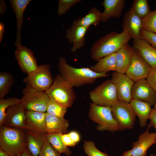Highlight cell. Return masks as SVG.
<instances>
[{"label": "cell", "mask_w": 156, "mask_h": 156, "mask_svg": "<svg viewBox=\"0 0 156 156\" xmlns=\"http://www.w3.org/2000/svg\"><path fill=\"white\" fill-rule=\"evenodd\" d=\"M132 38L127 30L120 33L111 32L100 38L92 45L91 57L95 61L116 53Z\"/></svg>", "instance_id": "obj_1"}, {"label": "cell", "mask_w": 156, "mask_h": 156, "mask_svg": "<svg viewBox=\"0 0 156 156\" xmlns=\"http://www.w3.org/2000/svg\"><path fill=\"white\" fill-rule=\"evenodd\" d=\"M58 67L60 74L73 87L92 84L97 79L109 75L107 74L95 73L89 68L73 67L68 64L64 57L59 58Z\"/></svg>", "instance_id": "obj_2"}, {"label": "cell", "mask_w": 156, "mask_h": 156, "mask_svg": "<svg viewBox=\"0 0 156 156\" xmlns=\"http://www.w3.org/2000/svg\"><path fill=\"white\" fill-rule=\"evenodd\" d=\"M27 147L25 130L0 127V148L14 156L19 155Z\"/></svg>", "instance_id": "obj_3"}, {"label": "cell", "mask_w": 156, "mask_h": 156, "mask_svg": "<svg viewBox=\"0 0 156 156\" xmlns=\"http://www.w3.org/2000/svg\"><path fill=\"white\" fill-rule=\"evenodd\" d=\"M73 87L60 74L55 77L52 85L45 92L50 99L68 108L71 107L76 98Z\"/></svg>", "instance_id": "obj_4"}, {"label": "cell", "mask_w": 156, "mask_h": 156, "mask_svg": "<svg viewBox=\"0 0 156 156\" xmlns=\"http://www.w3.org/2000/svg\"><path fill=\"white\" fill-rule=\"evenodd\" d=\"M90 119L97 124V129L114 132L119 131L118 124L112 116L111 107H104L91 103L88 112Z\"/></svg>", "instance_id": "obj_5"}, {"label": "cell", "mask_w": 156, "mask_h": 156, "mask_svg": "<svg viewBox=\"0 0 156 156\" xmlns=\"http://www.w3.org/2000/svg\"><path fill=\"white\" fill-rule=\"evenodd\" d=\"M20 103L26 110L46 112L50 98L45 92L26 84Z\"/></svg>", "instance_id": "obj_6"}, {"label": "cell", "mask_w": 156, "mask_h": 156, "mask_svg": "<svg viewBox=\"0 0 156 156\" xmlns=\"http://www.w3.org/2000/svg\"><path fill=\"white\" fill-rule=\"evenodd\" d=\"M112 116L118 125L119 131L133 129L136 115L130 103L118 100L111 107Z\"/></svg>", "instance_id": "obj_7"}, {"label": "cell", "mask_w": 156, "mask_h": 156, "mask_svg": "<svg viewBox=\"0 0 156 156\" xmlns=\"http://www.w3.org/2000/svg\"><path fill=\"white\" fill-rule=\"evenodd\" d=\"M89 95L93 103L102 106L111 107L118 100L115 86L110 79L90 91Z\"/></svg>", "instance_id": "obj_8"}, {"label": "cell", "mask_w": 156, "mask_h": 156, "mask_svg": "<svg viewBox=\"0 0 156 156\" xmlns=\"http://www.w3.org/2000/svg\"><path fill=\"white\" fill-rule=\"evenodd\" d=\"M23 80L26 84L38 90L46 91L53 82L50 65L49 64L39 65L36 70L27 74Z\"/></svg>", "instance_id": "obj_9"}, {"label": "cell", "mask_w": 156, "mask_h": 156, "mask_svg": "<svg viewBox=\"0 0 156 156\" xmlns=\"http://www.w3.org/2000/svg\"><path fill=\"white\" fill-rule=\"evenodd\" d=\"M151 68L135 49L130 64L125 74L136 82L146 79Z\"/></svg>", "instance_id": "obj_10"}, {"label": "cell", "mask_w": 156, "mask_h": 156, "mask_svg": "<svg viewBox=\"0 0 156 156\" xmlns=\"http://www.w3.org/2000/svg\"><path fill=\"white\" fill-rule=\"evenodd\" d=\"M149 129L147 127L133 143L132 149L124 151L121 156H146L148 148L156 143L155 133L149 132Z\"/></svg>", "instance_id": "obj_11"}, {"label": "cell", "mask_w": 156, "mask_h": 156, "mask_svg": "<svg viewBox=\"0 0 156 156\" xmlns=\"http://www.w3.org/2000/svg\"><path fill=\"white\" fill-rule=\"evenodd\" d=\"M111 80L115 86L118 100L130 103L132 99L131 91L135 82L125 74L116 71L112 73Z\"/></svg>", "instance_id": "obj_12"}, {"label": "cell", "mask_w": 156, "mask_h": 156, "mask_svg": "<svg viewBox=\"0 0 156 156\" xmlns=\"http://www.w3.org/2000/svg\"><path fill=\"white\" fill-rule=\"evenodd\" d=\"M16 47L15 57L21 71L27 74L36 70L38 66L31 50L22 45Z\"/></svg>", "instance_id": "obj_13"}, {"label": "cell", "mask_w": 156, "mask_h": 156, "mask_svg": "<svg viewBox=\"0 0 156 156\" xmlns=\"http://www.w3.org/2000/svg\"><path fill=\"white\" fill-rule=\"evenodd\" d=\"M26 111L20 103L10 106L6 110L3 125L25 130Z\"/></svg>", "instance_id": "obj_14"}, {"label": "cell", "mask_w": 156, "mask_h": 156, "mask_svg": "<svg viewBox=\"0 0 156 156\" xmlns=\"http://www.w3.org/2000/svg\"><path fill=\"white\" fill-rule=\"evenodd\" d=\"M132 99L148 103L151 107L156 102V92L149 85L146 79L135 82L131 91Z\"/></svg>", "instance_id": "obj_15"}, {"label": "cell", "mask_w": 156, "mask_h": 156, "mask_svg": "<svg viewBox=\"0 0 156 156\" xmlns=\"http://www.w3.org/2000/svg\"><path fill=\"white\" fill-rule=\"evenodd\" d=\"M142 26V19L135 13L131 6L124 15L122 25L123 31L127 30L132 38H141Z\"/></svg>", "instance_id": "obj_16"}, {"label": "cell", "mask_w": 156, "mask_h": 156, "mask_svg": "<svg viewBox=\"0 0 156 156\" xmlns=\"http://www.w3.org/2000/svg\"><path fill=\"white\" fill-rule=\"evenodd\" d=\"M133 47L152 68H156V49L141 38L133 39Z\"/></svg>", "instance_id": "obj_17"}, {"label": "cell", "mask_w": 156, "mask_h": 156, "mask_svg": "<svg viewBox=\"0 0 156 156\" xmlns=\"http://www.w3.org/2000/svg\"><path fill=\"white\" fill-rule=\"evenodd\" d=\"M45 116L46 112L26 110L25 129L47 133L46 127Z\"/></svg>", "instance_id": "obj_18"}, {"label": "cell", "mask_w": 156, "mask_h": 156, "mask_svg": "<svg viewBox=\"0 0 156 156\" xmlns=\"http://www.w3.org/2000/svg\"><path fill=\"white\" fill-rule=\"evenodd\" d=\"M25 131L27 147L29 151L33 156H38L47 140V133L27 129Z\"/></svg>", "instance_id": "obj_19"}, {"label": "cell", "mask_w": 156, "mask_h": 156, "mask_svg": "<svg viewBox=\"0 0 156 156\" xmlns=\"http://www.w3.org/2000/svg\"><path fill=\"white\" fill-rule=\"evenodd\" d=\"M89 28L73 24L66 31V37L73 44L71 51H76L85 44L86 33Z\"/></svg>", "instance_id": "obj_20"}, {"label": "cell", "mask_w": 156, "mask_h": 156, "mask_svg": "<svg viewBox=\"0 0 156 156\" xmlns=\"http://www.w3.org/2000/svg\"><path fill=\"white\" fill-rule=\"evenodd\" d=\"M31 1V0H11L10 1L16 17V38L15 42L16 47L22 45L21 31L22 28L24 14L26 7Z\"/></svg>", "instance_id": "obj_21"}, {"label": "cell", "mask_w": 156, "mask_h": 156, "mask_svg": "<svg viewBox=\"0 0 156 156\" xmlns=\"http://www.w3.org/2000/svg\"><path fill=\"white\" fill-rule=\"evenodd\" d=\"M134 50L133 47L128 43L115 53L116 71L125 74L130 64Z\"/></svg>", "instance_id": "obj_22"}, {"label": "cell", "mask_w": 156, "mask_h": 156, "mask_svg": "<svg viewBox=\"0 0 156 156\" xmlns=\"http://www.w3.org/2000/svg\"><path fill=\"white\" fill-rule=\"evenodd\" d=\"M125 3V0H104L102 4L104 10L101 13V21L105 22L111 18H120Z\"/></svg>", "instance_id": "obj_23"}, {"label": "cell", "mask_w": 156, "mask_h": 156, "mask_svg": "<svg viewBox=\"0 0 156 156\" xmlns=\"http://www.w3.org/2000/svg\"><path fill=\"white\" fill-rule=\"evenodd\" d=\"M46 127L47 134H64L68 132L69 124L68 120L50 115L46 112Z\"/></svg>", "instance_id": "obj_24"}, {"label": "cell", "mask_w": 156, "mask_h": 156, "mask_svg": "<svg viewBox=\"0 0 156 156\" xmlns=\"http://www.w3.org/2000/svg\"><path fill=\"white\" fill-rule=\"evenodd\" d=\"M130 103L139 118L140 126L142 128L146 126L152 109L150 105L146 102L134 99L131 100Z\"/></svg>", "instance_id": "obj_25"}, {"label": "cell", "mask_w": 156, "mask_h": 156, "mask_svg": "<svg viewBox=\"0 0 156 156\" xmlns=\"http://www.w3.org/2000/svg\"><path fill=\"white\" fill-rule=\"evenodd\" d=\"M90 68L93 71L99 73L107 74L109 71H116L115 53L103 57L98 61Z\"/></svg>", "instance_id": "obj_26"}, {"label": "cell", "mask_w": 156, "mask_h": 156, "mask_svg": "<svg viewBox=\"0 0 156 156\" xmlns=\"http://www.w3.org/2000/svg\"><path fill=\"white\" fill-rule=\"evenodd\" d=\"M101 21V12L96 8L93 7L90 10L85 16L75 20L73 24L89 28L91 25H97Z\"/></svg>", "instance_id": "obj_27"}, {"label": "cell", "mask_w": 156, "mask_h": 156, "mask_svg": "<svg viewBox=\"0 0 156 156\" xmlns=\"http://www.w3.org/2000/svg\"><path fill=\"white\" fill-rule=\"evenodd\" d=\"M62 134H47V140L58 153H63L66 156H70L71 154V151L68 147L63 143L61 138Z\"/></svg>", "instance_id": "obj_28"}, {"label": "cell", "mask_w": 156, "mask_h": 156, "mask_svg": "<svg viewBox=\"0 0 156 156\" xmlns=\"http://www.w3.org/2000/svg\"><path fill=\"white\" fill-rule=\"evenodd\" d=\"M14 82L11 74L7 72L0 73V99H4L9 93Z\"/></svg>", "instance_id": "obj_29"}, {"label": "cell", "mask_w": 156, "mask_h": 156, "mask_svg": "<svg viewBox=\"0 0 156 156\" xmlns=\"http://www.w3.org/2000/svg\"><path fill=\"white\" fill-rule=\"evenodd\" d=\"M141 29L156 34V9L142 19Z\"/></svg>", "instance_id": "obj_30"}, {"label": "cell", "mask_w": 156, "mask_h": 156, "mask_svg": "<svg viewBox=\"0 0 156 156\" xmlns=\"http://www.w3.org/2000/svg\"><path fill=\"white\" fill-rule=\"evenodd\" d=\"M67 108L58 104L50 98L46 112L51 115L59 118H63Z\"/></svg>", "instance_id": "obj_31"}, {"label": "cell", "mask_w": 156, "mask_h": 156, "mask_svg": "<svg viewBox=\"0 0 156 156\" xmlns=\"http://www.w3.org/2000/svg\"><path fill=\"white\" fill-rule=\"evenodd\" d=\"M21 99L10 97L0 99V126L3 125L6 110L10 106L20 103Z\"/></svg>", "instance_id": "obj_32"}, {"label": "cell", "mask_w": 156, "mask_h": 156, "mask_svg": "<svg viewBox=\"0 0 156 156\" xmlns=\"http://www.w3.org/2000/svg\"><path fill=\"white\" fill-rule=\"evenodd\" d=\"M132 6L135 13L142 19L151 11L147 0H134Z\"/></svg>", "instance_id": "obj_33"}, {"label": "cell", "mask_w": 156, "mask_h": 156, "mask_svg": "<svg viewBox=\"0 0 156 156\" xmlns=\"http://www.w3.org/2000/svg\"><path fill=\"white\" fill-rule=\"evenodd\" d=\"M83 147L84 151L88 156H109L107 153L102 152L97 149L93 141L85 140Z\"/></svg>", "instance_id": "obj_34"}, {"label": "cell", "mask_w": 156, "mask_h": 156, "mask_svg": "<svg viewBox=\"0 0 156 156\" xmlns=\"http://www.w3.org/2000/svg\"><path fill=\"white\" fill-rule=\"evenodd\" d=\"M80 0H59L58 1L57 13L59 16L66 13L70 8L74 5L81 2Z\"/></svg>", "instance_id": "obj_35"}, {"label": "cell", "mask_w": 156, "mask_h": 156, "mask_svg": "<svg viewBox=\"0 0 156 156\" xmlns=\"http://www.w3.org/2000/svg\"><path fill=\"white\" fill-rule=\"evenodd\" d=\"M60 154L54 149L47 140L44 143L38 156H60Z\"/></svg>", "instance_id": "obj_36"}, {"label": "cell", "mask_w": 156, "mask_h": 156, "mask_svg": "<svg viewBox=\"0 0 156 156\" xmlns=\"http://www.w3.org/2000/svg\"><path fill=\"white\" fill-rule=\"evenodd\" d=\"M140 35L142 38L156 49V34L141 29Z\"/></svg>", "instance_id": "obj_37"}, {"label": "cell", "mask_w": 156, "mask_h": 156, "mask_svg": "<svg viewBox=\"0 0 156 156\" xmlns=\"http://www.w3.org/2000/svg\"><path fill=\"white\" fill-rule=\"evenodd\" d=\"M146 79L150 86L156 92V68H151Z\"/></svg>", "instance_id": "obj_38"}, {"label": "cell", "mask_w": 156, "mask_h": 156, "mask_svg": "<svg viewBox=\"0 0 156 156\" xmlns=\"http://www.w3.org/2000/svg\"><path fill=\"white\" fill-rule=\"evenodd\" d=\"M61 138L64 144L67 146L73 147L76 144L72 140L68 133L62 134Z\"/></svg>", "instance_id": "obj_39"}, {"label": "cell", "mask_w": 156, "mask_h": 156, "mask_svg": "<svg viewBox=\"0 0 156 156\" xmlns=\"http://www.w3.org/2000/svg\"><path fill=\"white\" fill-rule=\"evenodd\" d=\"M149 119L150 121L147 127L150 128L153 127L156 130V109L153 108L152 109Z\"/></svg>", "instance_id": "obj_40"}, {"label": "cell", "mask_w": 156, "mask_h": 156, "mask_svg": "<svg viewBox=\"0 0 156 156\" xmlns=\"http://www.w3.org/2000/svg\"><path fill=\"white\" fill-rule=\"evenodd\" d=\"M72 141L76 144L80 140V137L79 133L76 131H72L69 133Z\"/></svg>", "instance_id": "obj_41"}, {"label": "cell", "mask_w": 156, "mask_h": 156, "mask_svg": "<svg viewBox=\"0 0 156 156\" xmlns=\"http://www.w3.org/2000/svg\"><path fill=\"white\" fill-rule=\"evenodd\" d=\"M6 10V3L4 0L0 1V14L3 15L5 14Z\"/></svg>", "instance_id": "obj_42"}, {"label": "cell", "mask_w": 156, "mask_h": 156, "mask_svg": "<svg viewBox=\"0 0 156 156\" xmlns=\"http://www.w3.org/2000/svg\"><path fill=\"white\" fill-rule=\"evenodd\" d=\"M5 26L3 23L0 22V43H1L3 38V34L4 32Z\"/></svg>", "instance_id": "obj_43"}, {"label": "cell", "mask_w": 156, "mask_h": 156, "mask_svg": "<svg viewBox=\"0 0 156 156\" xmlns=\"http://www.w3.org/2000/svg\"><path fill=\"white\" fill-rule=\"evenodd\" d=\"M18 156H33L29 151L27 147H26L24 151Z\"/></svg>", "instance_id": "obj_44"}, {"label": "cell", "mask_w": 156, "mask_h": 156, "mask_svg": "<svg viewBox=\"0 0 156 156\" xmlns=\"http://www.w3.org/2000/svg\"><path fill=\"white\" fill-rule=\"evenodd\" d=\"M0 156H14L11 155L0 148Z\"/></svg>", "instance_id": "obj_45"}, {"label": "cell", "mask_w": 156, "mask_h": 156, "mask_svg": "<svg viewBox=\"0 0 156 156\" xmlns=\"http://www.w3.org/2000/svg\"><path fill=\"white\" fill-rule=\"evenodd\" d=\"M150 156H156V155L152 153H150Z\"/></svg>", "instance_id": "obj_46"}, {"label": "cell", "mask_w": 156, "mask_h": 156, "mask_svg": "<svg viewBox=\"0 0 156 156\" xmlns=\"http://www.w3.org/2000/svg\"><path fill=\"white\" fill-rule=\"evenodd\" d=\"M153 108L156 109V103H155V105H154V107Z\"/></svg>", "instance_id": "obj_47"}, {"label": "cell", "mask_w": 156, "mask_h": 156, "mask_svg": "<svg viewBox=\"0 0 156 156\" xmlns=\"http://www.w3.org/2000/svg\"><path fill=\"white\" fill-rule=\"evenodd\" d=\"M155 139H156V132H155Z\"/></svg>", "instance_id": "obj_48"}, {"label": "cell", "mask_w": 156, "mask_h": 156, "mask_svg": "<svg viewBox=\"0 0 156 156\" xmlns=\"http://www.w3.org/2000/svg\"></svg>", "instance_id": "obj_49"}]
</instances>
